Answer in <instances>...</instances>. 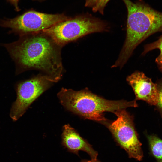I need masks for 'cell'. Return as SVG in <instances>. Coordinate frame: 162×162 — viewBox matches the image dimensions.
<instances>
[{"label":"cell","mask_w":162,"mask_h":162,"mask_svg":"<svg viewBox=\"0 0 162 162\" xmlns=\"http://www.w3.org/2000/svg\"><path fill=\"white\" fill-rule=\"evenodd\" d=\"M110 0H98L96 4L92 8L93 11L95 12H98L100 14H104V8Z\"/></svg>","instance_id":"4fadbf2b"},{"label":"cell","mask_w":162,"mask_h":162,"mask_svg":"<svg viewBox=\"0 0 162 162\" xmlns=\"http://www.w3.org/2000/svg\"><path fill=\"white\" fill-rule=\"evenodd\" d=\"M70 18L63 14H49L28 11L15 18L0 21V26L11 29L20 37L42 31Z\"/></svg>","instance_id":"5b68a950"},{"label":"cell","mask_w":162,"mask_h":162,"mask_svg":"<svg viewBox=\"0 0 162 162\" xmlns=\"http://www.w3.org/2000/svg\"><path fill=\"white\" fill-rule=\"evenodd\" d=\"M62 136V144L69 152L78 155L79 151H83L87 152L92 159H97L98 152L69 124L63 127Z\"/></svg>","instance_id":"9c48e42d"},{"label":"cell","mask_w":162,"mask_h":162,"mask_svg":"<svg viewBox=\"0 0 162 162\" xmlns=\"http://www.w3.org/2000/svg\"><path fill=\"white\" fill-rule=\"evenodd\" d=\"M107 28V25L103 21L82 16L59 22L42 31L62 46L85 35L105 31Z\"/></svg>","instance_id":"277c9868"},{"label":"cell","mask_w":162,"mask_h":162,"mask_svg":"<svg viewBox=\"0 0 162 162\" xmlns=\"http://www.w3.org/2000/svg\"><path fill=\"white\" fill-rule=\"evenodd\" d=\"M98 0H86L85 6L86 7H93Z\"/></svg>","instance_id":"5bb4252c"},{"label":"cell","mask_w":162,"mask_h":162,"mask_svg":"<svg viewBox=\"0 0 162 162\" xmlns=\"http://www.w3.org/2000/svg\"><path fill=\"white\" fill-rule=\"evenodd\" d=\"M127 80L132 87L136 96L135 100H144L151 105L158 102V92L156 83L142 72L136 71L128 76Z\"/></svg>","instance_id":"ba28073f"},{"label":"cell","mask_w":162,"mask_h":162,"mask_svg":"<svg viewBox=\"0 0 162 162\" xmlns=\"http://www.w3.org/2000/svg\"><path fill=\"white\" fill-rule=\"evenodd\" d=\"M114 113L117 118L108 125L109 129L130 158L142 160L143 155L142 144L135 130L132 117L125 109L118 110Z\"/></svg>","instance_id":"8992f818"},{"label":"cell","mask_w":162,"mask_h":162,"mask_svg":"<svg viewBox=\"0 0 162 162\" xmlns=\"http://www.w3.org/2000/svg\"><path fill=\"white\" fill-rule=\"evenodd\" d=\"M53 83L47 76L41 75L17 83L15 86L16 98L10 113L13 121H16L22 116L33 102Z\"/></svg>","instance_id":"52a82bcc"},{"label":"cell","mask_w":162,"mask_h":162,"mask_svg":"<svg viewBox=\"0 0 162 162\" xmlns=\"http://www.w3.org/2000/svg\"><path fill=\"white\" fill-rule=\"evenodd\" d=\"M80 162H100L97 159H92L91 160H87L86 159H83L81 160Z\"/></svg>","instance_id":"9a60e30c"},{"label":"cell","mask_w":162,"mask_h":162,"mask_svg":"<svg viewBox=\"0 0 162 162\" xmlns=\"http://www.w3.org/2000/svg\"><path fill=\"white\" fill-rule=\"evenodd\" d=\"M156 83L157 85L158 92V99L155 106L162 117V79L157 80Z\"/></svg>","instance_id":"7c38bea8"},{"label":"cell","mask_w":162,"mask_h":162,"mask_svg":"<svg viewBox=\"0 0 162 162\" xmlns=\"http://www.w3.org/2000/svg\"><path fill=\"white\" fill-rule=\"evenodd\" d=\"M122 0L128 11L126 37L112 68H122L139 44L152 34L162 32V13L144 4Z\"/></svg>","instance_id":"7a4b0ae2"},{"label":"cell","mask_w":162,"mask_h":162,"mask_svg":"<svg viewBox=\"0 0 162 162\" xmlns=\"http://www.w3.org/2000/svg\"><path fill=\"white\" fill-rule=\"evenodd\" d=\"M62 104L68 110L85 118L97 121H106L103 113H114L122 109L136 107L135 100H109L100 97L88 90L75 91L62 88L57 94Z\"/></svg>","instance_id":"3957f363"},{"label":"cell","mask_w":162,"mask_h":162,"mask_svg":"<svg viewBox=\"0 0 162 162\" xmlns=\"http://www.w3.org/2000/svg\"><path fill=\"white\" fill-rule=\"evenodd\" d=\"M3 46L15 63L16 75L36 69L43 72L53 82L61 78L63 69L62 46L44 32L20 37L17 41Z\"/></svg>","instance_id":"6da1fadb"},{"label":"cell","mask_w":162,"mask_h":162,"mask_svg":"<svg viewBox=\"0 0 162 162\" xmlns=\"http://www.w3.org/2000/svg\"><path fill=\"white\" fill-rule=\"evenodd\" d=\"M11 1L16 5L19 0H11Z\"/></svg>","instance_id":"2e32d148"},{"label":"cell","mask_w":162,"mask_h":162,"mask_svg":"<svg viewBox=\"0 0 162 162\" xmlns=\"http://www.w3.org/2000/svg\"><path fill=\"white\" fill-rule=\"evenodd\" d=\"M156 49H158L160 53L156 58L155 61L159 70L162 73V34L157 40L144 46L142 55H144L148 52Z\"/></svg>","instance_id":"8fae6325"},{"label":"cell","mask_w":162,"mask_h":162,"mask_svg":"<svg viewBox=\"0 0 162 162\" xmlns=\"http://www.w3.org/2000/svg\"><path fill=\"white\" fill-rule=\"evenodd\" d=\"M147 136L150 154L156 162H162V139L154 134Z\"/></svg>","instance_id":"30bf717a"}]
</instances>
